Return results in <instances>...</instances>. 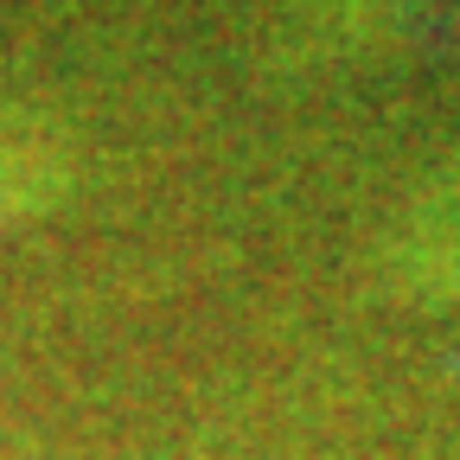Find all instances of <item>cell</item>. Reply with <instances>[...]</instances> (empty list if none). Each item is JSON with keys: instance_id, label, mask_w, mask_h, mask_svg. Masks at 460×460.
<instances>
[{"instance_id": "6da1fadb", "label": "cell", "mask_w": 460, "mask_h": 460, "mask_svg": "<svg viewBox=\"0 0 460 460\" xmlns=\"http://www.w3.org/2000/svg\"><path fill=\"white\" fill-rule=\"evenodd\" d=\"M377 26L416 51H460V0H371Z\"/></svg>"}, {"instance_id": "7a4b0ae2", "label": "cell", "mask_w": 460, "mask_h": 460, "mask_svg": "<svg viewBox=\"0 0 460 460\" xmlns=\"http://www.w3.org/2000/svg\"><path fill=\"white\" fill-rule=\"evenodd\" d=\"M435 256H441V281L454 288V301H460V205H454V211H447V224H441Z\"/></svg>"}]
</instances>
